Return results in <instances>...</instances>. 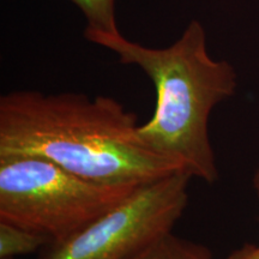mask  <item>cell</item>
<instances>
[{"label":"cell","instance_id":"6da1fadb","mask_svg":"<svg viewBox=\"0 0 259 259\" xmlns=\"http://www.w3.org/2000/svg\"><path fill=\"white\" fill-rule=\"evenodd\" d=\"M137 116L109 96L15 90L0 97V157H41L102 184L151 183L176 171L142 141Z\"/></svg>","mask_w":259,"mask_h":259},{"label":"cell","instance_id":"7a4b0ae2","mask_svg":"<svg viewBox=\"0 0 259 259\" xmlns=\"http://www.w3.org/2000/svg\"><path fill=\"white\" fill-rule=\"evenodd\" d=\"M84 37L112 51L125 65H136L153 80L154 114L138 132L154 153L191 178L215 183L219 167L209 134L216 106L234 95L238 76L232 64L210 56L206 34L197 19L164 48L145 47L119 34L84 30Z\"/></svg>","mask_w":259,"mask_h":259},{"label":"cell","instance_id":"3957f363","mask_svg":"<svg viewBox=\"0 0 259 259\" xmlns=\"http://www.w3.org/2000/svg\"><path fill=\"white\" fill-rule=\"evenodd\" d=\"M138 186L84 179L41 157H0V221L40 233L57 244L108 211Z\"/></svg>","mask_w":259,"mask_h":259},{"label":"cell","instance_id":"277c9868","mask_svg":"<svg viewBox=\"0 0 259 259\" xmlns=\"http://www.w3.org/2000/svg\"><path fill=\"white\" fill-rule=\"evenodd\" d=\"M185 171L143 184L40 259H128L171 232L189 203Z\"/></svg>","mask_w":259,"mask_h":259},{"label":"cell","instance_id":"5b68a950","mask_svg":"<svg viewBox=\"0 0 259 259\" xmlns=\"http://www.w3.org/2000/svg\"><path fill=\"white\" fill-rule=\"evenodd\" d=\"M128 259H212V255L204 246L178 238L170 232Z\"/></svg>","mask_w":259,"mask_h":259},{"label":"cell","instance_id":"8992f818","mask_svg":"<svg viewBox=\"0 0 259 259\" xmlns=\"http://www.w3.org/2000/svg\"><path fill=\"white\" fill-rule=\"evenodd\" d=\"M51 244L52 240L46 235L0 221V259L34 253Z\"/></svg>","mask_w":259,"mask_h":259},{"label":"cell","instance_id":"52a82bcc","mask_svg":"<svg viewBox=\"0 0 259 259\" xmlns=\"http://www.w3.org/2000/svg\"><path fill=\"white\" fill-rule=\"evenodd\" d=\"M87 19V31L119 34L115 17V0H70Z\"/></svg>","mask_w":259,"mask_h":259},{"label":"cell","instance_id":"ba28073f","mask_svg":"<svg viewBox=\"0 0 259 259\" xmlns=\"http://www.w3.org/2000/svg\"><path fill=\"white\" fill-rule=\"evenodd\" d=\"M226 259H259V245L246 244Z\"/></svg>","mask_w":259,"mask_h":259},{"label":"cell","instance_id":"9c48e42d","mask_svg":"<svg viewBox=\"0 0 259 259\" xmlns=\"http://www.w3.org/2000/svg\"><path fill=\"white\" fill-rule=\"evenodd\" d=\"M253 187H254V191H255V193H257V197L259 200V167L257 168V170H255V173L253 176Z\"/></svg>","mask_w":259,"mask_h":259},{"label":"cell","instance_id":"30bf717a","mask_svg":"<svg viewBox=\"0 0 259 259\" xmlns=\"http://www.w3.org/2000/svg\"><path fill=\"white\" fill-rule=\"evenodd\" d=\"M3 259H14V258H3Z\"/></svg>","mask_w":259,"mask_h":259}]
</instances>
